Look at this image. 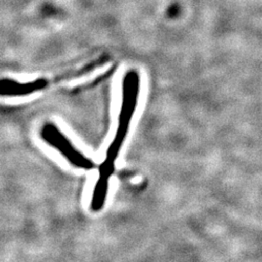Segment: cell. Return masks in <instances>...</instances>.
Instances as JSON below:
<instances>
[{
  "mask_svg": "<svg viewBox=\"0 0 262 262\" xmlns=\"http://www.w3.org/2000/svg\"><path fill=\"white\" fill-rule=\"evenodd\" d=\"M48 81L45 79H37L35 81L19 83L12 79H2L1 94L2 96H24L34 94L46 88Z\"/></svg>",
  "mask_w": 262,
  "mask_h": 262,
  "instance_id": "obj_3",
  "label": "cell"
},
{
  "mask_svg": "<svg viewBox=\"0 0 262 262\" xmlns=\"http://www.w3.org/2000/svg\"><path fill=\"white\" fill-rule=\"evenodd\" d=\"M140 94V76L135 70H129L122 80V104L118 120V127L103 162L98 169V178L110 182L115 170V162L118 159L122 145L129 131L131 121L138 104Z\"/></svg>",
  "mask_w": 262,
  "mask_h": 262,
  "instance_id": "obj_1",
  "label": "cell"
},
{
  "mask_svg": "<svg viewBox=\"0 0 262 262\" xmlns=\"http://www.w3.org/2000/svg\"><path fill=\"white\" fill-rule=\"evenodd\" d=\"M41 136L43 140L52 148L56 149L73 166L84 170H91L94 167V164L92 159L77 150L74 145L59 130L56 124L51 122L44 124L41 129Z\"/></svg>",
  "mask_w": 262,
  "mask_h": 262,
  "instance_id": "obj_2",
  "label": "cell"
}]
</instances>
